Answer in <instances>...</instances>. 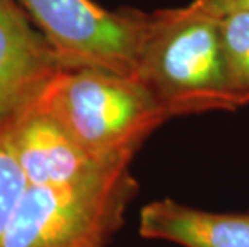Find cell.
Masks as SVG:
<instances>
[{
    "label": "cell",
    "instance_id": "cell-9",
    "mask_svg": "<svg viewBox=\"0 0 249 247\" xmlns=\"http://www.w3.org/2000/svg\"><path fill=\"white\" fill-rule=\"evenodd\" d=\"M28 186V177L10 141L7 124H3L0 125V244Z\"/></svg>",
    "mask_w": 249,
    "mask_h": 247
},
{
    "label": "cell",
    "instance_id": "cell-8",
    "mask_svg": "<svg viewBox=\"0 0 249 247\" xmlns=\"http://www.w3.org/2000/svg\"><path fill=\"white\" fill-rule=\"evenodd\" d=\"M227 79L236 108L249 104V12L219 18Z\"/></svg>",
    "mask_w": 249,
    "mask_h": 247
},
{
    "label": "cell",
    "instance_id": "cell-1",
    "mask_svg": "<svg viewBox=\"0 0 249 247\" xmlns=\"http://www.w3.org/2000/svg\"><path fill=\"white\" fill-rule=\"evenodd\" d=\"M36 103L105 162L130 164L143 141L169 119L139 77L97 67H60Z\"/></svg>",
    "mask_w": 249,
    "mask_h": 247
},
{
    "label": "cell",
    "instance_id": "cell-5",
    "mask_svg": "<svg viewBox=\"0 0 249 247\" xmlns=\"http://www.w3.org/2000/svg\"><path fill=\"white\" fill-rule=\"evenodd\" d=\"M7 132L29 185H65L108 167L129 164L90 156L36 99L8 120Z\"/></svg>",
    "mask_w": 249,
    "mask_h": 247
},
{
    "label": "cell",
    "instance_id": "cell-6",
    "mask_svg": "<svg viewBox=\"0 0 249 247\" xmlns=\"http://www.w3.org/2000/svg\"><path fill=\"white\" fill-rule=\"evenodd\" d=\"M63 67L17 0H0V125L40 95Z\"/></svg>",
    "mask_w": 249,
    "mask_h": 247
},
{
    "label": "cell",
    "instance_id": "cell-4",
    "mask_svg": "<svg viewBox=\"0 0 249 247\" xmlns=\"http://www.w3.org/2000/svg\"><path fill=\"white\" fill-rule=\"evenodd\" d=\"M63 67L135 76L150 13L111 12L93 0H17Z\"/></svg>",
    "mask_w": 249,
    "mask_h": 247
},
{
    "label": "cell",
    "instance_id": "cell-10",
    "mask_svg": "<svg viewBox=\"0 0 249 247\" xmlns=\"http://www.w3.org/2000/svg\"><path fill=\"white\" fill-rule=\"evenodd\" d=\"M192 3L219 18L229 13L249 12V0H192Z\"/></svg>",
    "mask_w": 249,
    "mask_h": 247
},
{
    "label": "cell",
    "instance_id": "cell-2",
    "mask_svg": "<svg viewBox=\"0 0 249 247\" xmlns=\"http://www.w3.org/2000/svg\"><path fill=\"white\" fill-rule=\"evenodd\" d=\"M137 77L169 119L238 109L227 79L219 16L192 2L150 13Z\"/></svg>",
    "mask_w": 249,
    "mask_h": 247
},
{
    "label": "cell",
    "instance_id": "cell-7",
    "mask_svg": "<svg viewBox=\"0 0 249 247\" xmlns=\"http://www.w3.org/2000/svg\"><path fill=\"white\" fill-rule=\"evenodd\" d=\"M139 231L182 247H249V212H208L164 198L142 207Z\"/></svg>",
    "mask_w": 249,
    "mask_h": 247
},
{
    "label": "cell",
    "instance_id": "cell-3",
    "mask_svg": "<svg viewBox=\"0 0 249 247\" xmlns=\"http://www.w3.org/2000/svg\"><path fill=\"white\" fill-rule=\"evenodd\" d=\"M129 165L65 185H29L0 247H105L139 193Z\"/></svg>",
    "mask_w": 249,
    "mask_h": 247
}]
</instances>
